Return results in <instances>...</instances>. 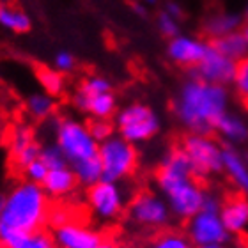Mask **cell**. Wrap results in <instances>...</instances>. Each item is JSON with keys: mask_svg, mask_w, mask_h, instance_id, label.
<instances>
[{"mask_svg": "<svg viewBox=\"0 0 248 248\" xmlns=\"http://www.w3.org/2000/svg\"><path fill=\"white\" fill-rule=\"evenodd\" d=\"M156 190L167 201L172 217L188 222L201 211L209 191L191 170L188 158L179 145L169 149L155 172Z\"/></svg>", "mask_w": 248, "mask_h": 248, "instance_id": "obj_1", "label": "cell"}, {"mask_svg": "<svg viewBox=\"0 0 248 248\" xmlns=\"http://www.w3.org/2000/svg\"><path fill=\"white\" fill-rule=\"evenodd\" d=\"M229 87L202 82L190 77L172 99V114L186 133L213 135L218 121L229 112Z\"/></svg>", "mask_w": 248, "mask_h": 248, "instance_id": "obj_2", "label": "cell"}, {"mask_svg": "<svg viewBox=\"0 0 248 248\" xmlns=\"http://www.w3.org/2000/svg\"><path fill=\"white\" fill-rule=\"evenodd\" d=\"M52 201L41 185L21 179L4 195L0 211V248L21 234L41 231L48 225Z\"/></svg>", "mask_w": 248, "mask_h": 248, "instance_id": "obj_3", "label": "cell"}, {"mask_svg": "<svg viewBox=\"0 0 248 248\" xmlns=\"http://www.w3.org/2000/svg\"><path fill=\"white\" fill-rule=\"evenodd\" d=\"M73 108L82 115L94 119L114 121L119 110V99L108 78L98 73H91L80 78L71 94Z\"/></svg>", "mask_w": 248, "mask_h": 248, "instance_id": "obj_4", "label": "cell"}, {"mask_svg": "<svg viewBox=\"0 0 248 248\" xmlns=\"http://www.w3.org/2000/svg\"><path fill=\"white\" fill-rule=\"evenodd\" d=\"M53 144L64 155L69 167L98 158L99 142L93 137L89 123L75 115H61L53 121Z\"/></svg>", "mask_w": 248, "mask_h": 248, "instance_id": "obj_5", "label": "cell"}, {"mask_svg": "<svg viewBox=\"0 0 248 248\" xmlns=\"http://www.w3.org/2000/svg\"><path fill=\"white\" fill-rule=\"evenodd\" d=\"M115 133L129 144H147L161 131V117L151 105L131 101L117 110L114 117Z\"/></svg>", "mask_w": 248, "mask_h": 248, "instance_id": "obj_6", "label": "cell"}, {"mask_svg": "<svg viewBox=\"0 0 248 248\" xmlns=\"http://www.w3.org/2000/svg\"><path fill=\"white\" fill-rule=\"evenodd\" d=\"M177 145L188 158L191 170L199 181L204 183L223 174V144L217 137L204 133H186Z\"/></svg>", "mask_w": 248, "mask_h": 248, "instance_id": "obj_7", "label": "cell"}, {"mask_svg": "<svg viewBox=\"0 0 248 248\" xmlns=\"http://www.w3.org/2000/svg\"><path fill=\"white\" fill-rule=\"evenodd\" d=\"M220 209H222V199L209 191L201 211L186 222L185 232L197 248L206 247V245L227 247L232 241V236L229 234L222 222Z\"/></svg>", "mask_w": 248, "mask_h": 248, "instance_id": "obj_8", "label": "cell"}, {"mask_svg": "<svg viewBox=\"0 0 248 248\" xmlns=\"http://www.w3.org/2000/svg\"><path fill=\"white\" fill-rule=\"evenodd\" d=\"M99 163L103 169V179L112 183H124L135 176L139 169V149L128 140L115 133L99 144Z\"/></svg>", "mask_w": 248, "mask_h": 248, "instance_id": "obj_9", "label": "cell"}, {"mask_svg": "<svg viewBox=\"0 0 248 248\" xmlns=\"http://www.w3.org/2000/svg\"><path fill=\"white\" fill-rule=\"evenodd\" d=\"M85 204L94 220L101 223H112L123 217L128 209L129 199L123 183H112L101 179L85 191Z\"/></svg>", "mask_w": 248, "mask_h": 248, "instance_id": "obj_10", "label": "cell"}, {"mask_svg": "<svg viewBox=\"0 0 248 248\" xmlns=\"http://www.w3.org/2000/svg\"><path fill=\"white\" fill-rule=\"evenodd\" d=\"M126 217L135 227L144 231H165L170 223V207L167 201L153 190H142L129 199Z\"/></svg>", "mask_w": 248, "mask_h": 248, "instance_id": "obj_11", "label": "cell"}, {"mask_svg": "<svg viewBox=\"0 0 248 248\" xmlns=\"http://www.w3.org/2000/svg\"><path fill=\"white\" fill-rule=\"evenodd\" d=\"M7 139V155L13 169L18 174L23 172L27 165L36 161L41 155L43 144L37 140L36 131L31 124L15 123L5 133Z\"/></svg>", "mask_w": 248, "mask_h": 248, "instance_id": "obj_12", "label": "cell"}, {"mask_svg": "<svg viewBox=\"0 0 248 248\" xmlns=\"http://www.w3.org/2000/svg\"><path fill=\"white\" fill-rule=\"evenodd\" d=\"M236 67H238V62L225 57L223 53H220L217 48L211 45L209 50H207V53L204 55V59L190 71V77L199 78L202 82L229 87V85H232V82H234Z\"/></svg>", "mask_w": 248, "mask_h": 248, "instance_id": "obj_13", "label": "cell"}, {"mask_svg": "<svg viewBox=\"0 0 248 248\" xmlns=\"http://www.w3.org/2000/svg\"><path fill=\"white\" fill-rule=\"evenodd\" d=\"M209 46H211V41H206L202 37L179 34L174 39H169V43H167V57L172 64L186 67L191 71L204 59Z\"/></svg>", "mask_w": 248, "mask_h": 248, "instance_id": "obj_14", "label": "cell"}, {"mask_svg": "<svg viewBox=\"0 0 248 248\" xmlns=\"http://www.w3.org/2000/svg\"><path fill=\"white\" fill-rule=\"evenodd\" d=\"M52 234L59 248H96L105 239L98 229H93L75 218L52 229Z\"/></svg>", "mask_w": 248, "mask_h": 248, "instance_id": "obj_15", "label": "cell"}, {"mask_svg": "<svg viewBox=\"0 0 248 248\" xmlns=\"http://www.w3.org/2000/svg\"><path fill=\"white\" fill-rule=\"evenodd\" d=\"M220 217L232 238L245 236V232L248 231V197L241 195L238 191L225 197L222 201Z\"/></svg>", "mask_w": 248, "mask_h": 248, "instance_id": "obj_16", "label": "cell"}, {"mask_svg": "<svg viewBox=\"0 0 248 248\" xmlns=\"http://www.w3.org/2000/svg\"><path fill=\"white\" fill-rule=\"evenodd\" d=\"M223 174L238 193L248 197V161L234 145H223Z\"/></svg>", "mask_w": 248, "mask_h": 248, "instance_id": "obj_17", "label": "cell"}, {"mask_svg": "<svg viewBox=\"0 0 248 248\" xmlns=\"http://www.w3.org/2000/svg\"><path fill=\"white\" fill-rule=\"evenodd\" d=\"M43 190L46 191L50 201H66L67 197H71L78 185V179L75 172L69 165L61 167V169H53L48 172L46 179L43 181Z\"/></svg>", "mask_w": 248, "mask_h": 248, "instance_id": "obj_18", "label": "cell"}, {"mask_svg": "<svg viewBox=\"0 0 248 248\" xmlns=\"http://www.w3.org/2000/svg\"><path fill=\"white\" fill-rule=\"evenodd\" d=\"M245 20L243 16L238 13H227V11H220V13H213L204 20L202 23V32L206 39L209 41H217L220 37L229 36L232 32L241 31Z\"/></svg>", "mask_w": 248, "mask_h": 248, "instance_id": "obj_19", "label": "cell"}, {"mask_svg": "<svg viewBox=\"0 0 248 248\" xmlns=\"http://www.w3.org/2000/svg\"><path fill=\"white\" fill-rule=\"evenodd\" d=\"M215 133L220 137V142L223 145L238 147L239 144H245L248 140V123L243 117H239L238 114L227 112L222 119L218 121Z\"/></svg>", "mask_w": 248, "mask_h": 248, "instance_id": "obj_20", "label": "cell"}, {"mask_svg": "<svg viewBox=\"0 0 248 248\" xmlns=\"http://www.w3.org/2000/svg\"><path fill=\"white\" fill-rule=\"evenodd\" d=\"M57 112V101L53 96L37 91L27 96L25 99V114L31 117L34 123H45L50 121Z\"/></svg>", "mask_w": 248, "mask_h": 248, "instance_id": "obj_21", "label": "cell"}, {"mask_svg": "<svg viewBox=\"0 0 248 248\" xmlns=\"http://www.w3.org/2000/svg\"><path fill=\"white\" fill-rule=\"evenodd\" d=\"M0 27L13 34H27L32 29V18L18 5L0 4Z\"/></svg>", "mask_w": 248, "mask_h": 248, "instance_id": "obj_22", "label": "cell"}, {"mask_svg": "<svg viewBox=\"0 0 248 248\" xmlns=\"http://www.w3.org/2000/svg\"><path fill=\"white\" fill-rule=\"evenodd\" d=\"M211 45L217 48L220 53H223L225 57L232 59V61H236V62L243 61L248 55V43L245 41L241 31L220 37L217 41H211Z\"/></svg>", "mask_w": 248, "mask_h": 248, "instance_id": "obj_23", "label": "cell"}, {"mask_svg": "<svg viewBox=\"0 0 248 248\" xmlns=\"http://www.w3.org/2000/svg\"><path fill=\"white\" fill-rule=\"evenodd\" d=\"M36 78L39 85H41L43 93L50 94L53 98H59L62 94L66 93V75L59 73L55 67H48V66H41L37 67L36 71Z\"/></svg>", "mask_w": 248, "mask_h": 248, "instance_id": "obj_24", "label": "cell"}, {"mask_svg": "<svg viewBox=\"0 0 248 248\" xmlns=\"http://www.w3.org/2000/svg\"><path fill=\"white\" fill-rule=\"evenodd\" d=\"M4 248H59L53 239L52 231L41 229L29 234H21L18 238L11 239Z\"/></svg>", "mask_w": 248, "mask_h": 248, "instance_id": "obj_25", "label": "cell"}, {"mask_svg": "<svg viewBox=\"0 0 248 248\" xmlns=\"http://www.w3.org/2000/svg\"><path fill=\"white\" fill-rule=\"evenodd\" d=\"M71 169L78 179V185L83 186L85 190L103 179V169H101L99 158H94V160H87V161H83V163H78V165L71 167Z\"/></svg>", "mask_w": 248, "mask_h": 248, "instance_id": "obj_26", "label": "cell"}, {"mask_svg": "<svg viewBox=\"0 0 248 248\" xmlns=\"http://www.w3.org/2000/svg\"><path fill=\"white\" fill-rule=\"evenodd\" d=\"M149 248H197L186 232L181 231H160L156 234Z\"/></svg>", "mask_w": 248, "mask_h": 248, "instance_id": "obj_27", "label": "cell"}, {"mask_svg": "<svg viewBox=\"0 0 248 248\" xmlns=\"http://www.w3.org/2000/svg\"><path fill=\"white\" fill-rule=\"evenodd\" d=\"M232 89H234V93H236V96L241 99V103H243L245 107H248V55L243 61L238 62Z\"/></svg>", "mask_w": 248, "mask_h": 248, "instance_id": "obj_28", "label": "cell"}, {"mask_svg": "<svg viewBox=\"0 0 248 248\" xmlns=\"http://www.w3.org/2000/svg\"><path fill=\"white\" fill-rule=\"evenodd\" d=\"M179 21L181 20H177V18L170 16L167 11H161L160 15L156 16V29H158V32H160L165 39H174L176 36L181 34V25H179Z\"/></svg>", "mask_w": 248, "mask_h": 248, "instance_id": "obj_29", "label": "cell"}, {"mask_svg": "<svg viewBox=\"0 0 248 248\" xmlns=\"http://www.w3.org/2000/svg\"><path fill=\"white\" fill-rule=\"evenodd\" d=\"M41 161L45 165L48 167V170H53V169H61V167H66L69 165L64 158V155L61 153L57 145L53 144H43V149H41V155H39Z\"/></svg>", "mask_w": 248, "mask_h": 248, "instance_id": "obj_30", "label": "cell"}, {"mask_svg": "<svg viewBox=\"0 0 248 248\" xmlns=\"http://www.w3.org/2000/svg\"><path fill=\"white\" fill-rule=\"evenodd\" d=\"M89 129H91L93 137L96 140H98L99 144L115 135L114 121H108V119H94V121H89Z\"/></svg>", "mask_w": 248, "mask_h": 248, "instance_id": "obj_31", "label": "cell"}, {"mask_svg": "<svg viewBox=\"0 0 248 248\" xmlns=\"http://www.w3.org/2000/svg\"><path fill=\"white\" fill-rule=\"evenodd\" d=\"M48 167L45 165L41 161V158H37L36 161H32L31 165H27L21 172V177L25 179V181H31V183H36V185H43V181L46 179L48 176Z\"/></svg>", "mask_w": 248, "mask_h": 248, "instance_id": "obj_32", "label": "cell"}, {"mask_svg": "<svg viewBox=\"0 0 248 248\" xmlns=\"http://www.w3.org/2000/svg\"><path fill=\"white\" fill-rule=\"evenodd\" d=\"M53 67L59 73H62V75H69V73H73L77 69V59H75V55L71 52L61 50L53 57Z\"/></svg>", "mask_w": 248, "mask_h": 248, "instance_id": "obj_33", "label": "cell"}, {"mask_svg": "<svg viewBox=\"0 0 248 248\" xmlns=\"http://www.w3.org/2000/svg\"><path fill=\"white\" fill-rule=\"evenodd\" d=\"M170 16H174V18H177V20H181L183 18V7L179 2H176V0H169L165 4V9Z\"/></svg>", "mask_w": 248, "mask_h": 248, "instance_id": "obj_34", "label": "cell"}, {"mask_svg": "<svg viewBox=\"0 0 248 248\" xmlns=\"http://www.w3.org/2000/svg\"><path fill=\"white\" fill-rule=\"evenodd\" d=\"M227 248H248V236H241V238H238L232 245H231V247H227Z\"/></svg>", "mask_w": 248, "mask_h": 248, "instance_id": "obj_35", "label": "cell"}, {"mask_svg": "<svg viewBox=\"0 0 248 248\" xmlns=\"http://www.w3.org/2000/svg\"><path fill=\"white\" fill-rule=\"evenodd\" d=\"M96 248H121L119 245L115 243L114 239H108V238H105L103 241H101V243L98 245V247Z\"/></svg>", "mask_w": 248, "mask_h": 248, "instance_id": "obj_36", "label": "cell"}, {"mask_svg": "<svg viewBox=\"0 0 248 248\" xmlns=\"http://www.w3.org/2000/svg\"><path fill=\"white\" fill-rule=\"evenodd\" d=\"M241 34H243L245 41L248 43V21H245V23H243V27H241Z\"/></svg>", "mask_w": 248, "mask_h": 248, "instance_id": "obj_37", "label": "cell"}, {"mask_svg": "<svg viewBox=\"0 0 248 248\" xmlns=\"http://www.w3.org/2000/svg\"><path fill=\"white\" fill-rule=\"evenodd\" d=\"M133 9H135V13H137V15H140V16H144V15H145V11H144V5H139V4H135V5H133Z\"/></svg>", "mask_w": 248, "mask_h": 248, "instance_id": "obj_38", "label": "cell"}, {"mask_svg": "<svg viewBox=\"0 0 248 248\" xmlns=\"http://www.w3.org/2000/svg\"><path fill=\"white\" fill-rule=\"evenodd\" d=\"M4 137H5V128H4V121H2V117H0V142H2Z\"/></svg>", "mask_w": 248, "mask_h": 248, "instance_id": "obj_39", "label": "cell"}, {"mask_svg": "<svg viewBox=\"0 0 248 248\" xmlns=\"http://www.w3.org/2000/svg\"><path fill=\"white\" fill-rule=\"evenodd\" d=\"M199 248H227L225 245H206V247H199Z\"/></svg>", "mask_w": 248, "mask_h": 248, "instance_id": "obj_40", "label": "cell"}, {"mask_svg": "<svg viewBox=\"0 0 248 248\" xmlns=\"http://www.w3.org/2000/svg\"><path fill=\"white\" fill-rule=\"evenodd\" d=\"M241 16H243L245 21H248V2H247V5H245V11H243V15Z\"/></svg>", "mask_w": 248, "mask_h": 248, "instance_id": "obj_41", "label": "cell"}, {"mask_svg": "<svg viewBox=\"0 0 248 248\" xmlns=\"http://www.w3.org/2000/svg\"><path fill=\"white\" fill-rule=\"evenodd\" d=\"M140 2H142V4H147V5H153V4H156L158 0H140Z\"/></svg>", "mask_w": 248, "mask_h": 248, "instance_id": "obj_42", "label": "cell"}, {"mask_svg": "<svg viewBox=\"0 0 248 248\" xmlns=\"http://www.w3.org/2000/svg\"><path fill=\"white\" fill-rule=\"evenodd\" d=\"M2 206H4V195H0V211H2Z\"/></svg>", "mask_w": 248, "mask_h": 248, "instance_id": "obj_43", "label": "cell"}, {"mask_svg": "<svg viewBox=\"0 0 248 248\" xmlns=\"http://www.w3.org/2000/svg\"><path fill=\"white\" fill-rule=\"evenodd\" d=\"M0 4H13V0H0Z\"/></svg>", "mask_w": 248, "mask_h": 248, "instance_id": "obj_44", "label": "cell"}]
</instances>
